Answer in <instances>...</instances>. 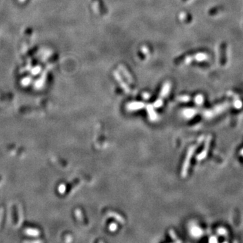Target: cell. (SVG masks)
<instances>
[{
	"label": "cell",
	"instance_id": "7",
	"mask_svg": "<svg viewBox=\"0 0 243 243\" xmlns=\"http://www.w3.org/2000/svg\"><path fill=\"white\" fill-rule=\"evenodd\" d=\"M162 105V101H157V102H155V107H160Z\"/></svg>",
	"mask_w": 243,
	"mask_h": 243
},
{
	"label": "cell",
	"instance_id": "2",
	"mask_svg": "<svg viewBox=\"0 0 243 243\" xmlns=\"http://www.w3.org/2000/svg\"><path fill=\"white\" fill-rule=\"evenodd\" d=\"M145 106V105L142 103H132V104H129L128 106V109L129 110H137L139 109H142Z\"/></svg>",
	"mask_w": 243,
	"mask_h": 243
},
{
	"label": "cell",
	"instance_id": "3",
	"mask_svg": "<svg viewBox=\"0 0 243 243\" xmlns=\"http://www.w3.org/2000/svg\"><path fill=\"white\" fill-rule=\"evenodd\" d=\"M147 111H148L149 116L150 120L151 121H155V120H157V114H155V112H154L153 109V107L151 106H147Z\"/></svg>",
	"mask_w": 243,
	"mask_h": 243
},
{
	"label": "cell",
	"instance_id": "4",
	"mask_svg": "<svg viewBox=\"0 0 243 243\" xmlns=\"http://www.w3.org/2000/svg\"><path fill=\"white\" fill-rule=\"evenodd\" d=\"M108 215L109 217H112V218H114L116 220V221L119 222L120 223H121V224H124V220L123 217L122 216H120V215H118L116 213H114V212H108Z\"/></svg>",
	"mask_w": 243,
	"mask_h": 243
},
{
	"label": "cell",
	"instance_id": "6",
	"mask_svg": "<svg viewBox=\"0 0 243 243\" xmlns=\"http://www.w3.org/2000/svg\"><path fill=\"white\" fill-rule=\"evenodd\" d=\"M117 225L115 224V223H112V224L109 225V228L110 230H111V231H115V230L117 229Z\"/></svg>",
	"mask_w": 243,
	"mask_h": 243
},
{
	"label": "cell",
	"instance_id": "5",
	"mask_svg": "<svg viewBox=\"0 0 243 243\" xmlns=\"http://www.w3.org/2000/svg\"><path fill=\"white\" fill-rule=\"evenodd\" d=\"M169 234H170V236H171L172 239L174 240V241H176V242H180V240H179L178 239V238H177V236H176V234H175V232H174V230H170V232H169Z\"/></svg>",
	"mask_w": 243,
	"mask_h": 243
},
{
	"label": "cell",
	"instance_id": "1",
	"mask_svg": "<svg viewBox=\"0 0 243 243\" xmlns=\"http://www.w3.org/2000/svg\"><path fill=\"white\" fill-rule=\"evenodd\" d=\"M192 153V151H190L189 152V153H188V155H187L186 159H185L184 164L183 165V167H182V176H186V174L187 173L188 166H189V161H190V157H191Z\"/></svg>",
	"mask_w": 243,
	"mask_h": 243
}]
</instances>
